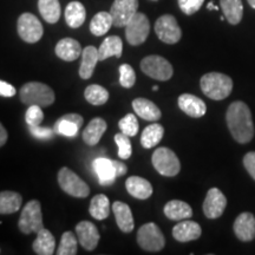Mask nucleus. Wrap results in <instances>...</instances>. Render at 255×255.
<instances>
[{
    "mask_svg": "<svg viewBox=\"0 0 255 255\" xmlns=\"http://www.w3.org/2000/svg\"><path fill=\"white\" fill-rule=\"evenodd\" d=\"M114 164H115V169H116L117 177L123 176V175L127 174L128 168H127L126 164L122 163V162H119V161H114Z\"/></svg>",
    "mask_w": 255,
    "mask_h": 255,
    "instance_id": "46",
    "label": "nucleus"
},
{
    "mask_svg": "<svg viewBox=\"0 0 255 255\" xmlns=\"http://www.w3.org/2000/svg\"><path fill=\"white\" fill-rule=\"evenodd\" d=\"M119 127L121 129V132L126 133L129 137L136 136L139 129L138 121H137L136 116L133 114H128L127 116H124L119 122Z\"/></svg>",
    "mask_w": 255,
    "mask_h": 255,
    "instance_id": "38",
    "label": "nucleus"
},
{
    "mask_svg": "<svg viewBox=\"0 0 255 255\" xmlns=\"http://www.w3.org/2000/svg\"><path fill=\"white\" fill-rule=\"evenodd\" d=\"M178 107L188 116L193 117V119H200V117L205 116L207 107L206 103L201 98L190 94H183L178 97Z\"/></svg>",
    "mask_w": 255,
    "mask_h": 255,
    "instance_id": "15",
    "label": "nucleus"
},
{
    "mask_svg": "<svg viewBox=\"0 0 255 255\" xmlns=\"http://www.w3.org/2000/svg\"><path fill=\"white\" fill-rule=\"evenodd\" d=\"M207 8H208V9H215V11H218V9H219L218 6L214 5V2H213V1L208 2V5H207Z\"/></svg>",
    "mask_w": 255,
    "mask_h": 255,
    "instance_id": "48",
    "label": "nucleus"
},
{
    "mask_svg": "<svg viewBox=\"0 0 255 255\" xmlns=\"http://www.w3.org/2000/svg\"><path fill=\"white\" fill-rule=\"evenodd\" d=\"M244 165L248 171V174L255 180V152L251 151L245 155L244 157Z\"/></svg>",
    "mask_w": 255,
    "mask_h": 255,
    "instance_id": "44",
    "label": "nucleus"
},
{
    "mask_svg": "<svg viewBox=\"0 0 255 255\" xmlns=\"http://www.w3.org/2000/svg\"><path fill=\"white\" fill-rule=\"evenodd\" d=\"M227 207V199L218 188H212L207 193L203 202V213L208 219H218Z\"/></svg>",
    "mask_w": 255,
    "mask_h": 255,
    "instance_id": "13",
    "label": "nucleus"
},
{
    "mask_svg": "<svg viewBox=\"0 0 255 255\" xmlns=\"http://www.w3.org/2000/svg\"><path fill=\"white\" fill-rule=\"evenodd\" d=\"M58 183L59 187L65 191L66 194L73 197H84L89 196L90 188L77 174L73 173L69 168L64 167L58 173Z\"/></svg>",
    "mask_w": 255,
    "mask_h": 255,
    "instance_id": "9",
    "label": "nucleus"
},
{
    "mask_svg": "<svg viewBox=\"0 0 255 255\" xmlns=\"http://www.w3.org/2000/svg\"><path fill=\"white\" fill-rule=\"evenodd\" d=\"M17 30L19 37L30 44L39 41L44 33L39 19L32 13H23L18 18Z\"/></svg>",
    "mask_w": 255,
    "mask_h": 255,
    "instance_id": "10",
    "label": "nucleus"
},
{
    "mask_svg": "<svg viewBox=\"0 0 255 255\" xmlns=\"http://www.w3.org/2000/svg\"><path fill=\"white\" fill-rule=\"evenodd\" d=\"M150 32V23L144 13L136 12L126 25V38L132 46H138L144 43Z\"/></svg>",
    "mask_w": 255,
    "mask_h": 255,
    "instance_id": "8",
    "label": "nucleus"
},
{
    "mask_svg": "<svg viewBox=\"0 0 255 255\" xmlns=\"http://www.w3.org/2000/svg\"><path fill=\"white\" fill-rule=\"evenodd\" d=\"M114 25L113 17H111L110 12H98L95 14V17L91 19L90 21V31L95 36L101 37L104 36L108 31L110 30L111 26Z\"/></svg>",
    "mask_w": 255,
    "mask_h": 255,
    "instance_id": "33",
    "label": "nucleus"
},
{
    "mask_svg": "<svg viewBox=\"0 0 255 255\" xmlns=\"http://www.w3.org/2000/svg\"><path fill=\"white\" fill-rule=\"evenodd\" d=\"M137 242L142 250L148 252H158L163 250L165 239L157 225L149 222L143 225L137 233Z\"/></svg>",
    "mask_w": 255,
    "mask_h": 255,
    "instance_id": "7",
    "label": "nucleus"
},
{
    "mask_svg": "<svg viewBox=\"0 0 255 255\" xmlns=\"http://www.w3.org/2000/svg\"><path fill=\"white\" fill-rule=\"evenodd\" d=\"M201 90L207 97L214 101H221L232 94L233 81L227 75L220 72L206 73L200 81Z\"/></svg>",
    "mask_w": 255,
    "mask_h": 255,
    "instance_id": "2",
    "label": "nucleus"
},
{
    "mask_svg": "<svg viewBox=\"0 0 255 255\" xmlns=\"http://www.w3.org/2000/svg\"><path fill=\"white\" fill-rule=\"evenodd\" d=\"M18 227L23 234H31V233L37 234L40 229L44 228L39 201L32 200L25 205L19 218Z\"/></svg>",
    "mask_w": 255,
    "mask_h": 255,
    "instance_id": "4",
    "label": "nucleus"
},
{
    "mask_svg": "<svg viewBox=\"0 0 255 255\" xmlns=\"http://www.w3.org/2000/svg\"><path fill=\"white\" fill-rule=\"evenodd\" d=\"M132 109L135 110L136 115L141 119L145 121H150L155 122L161 119L162 114L161 110L155 103L151 101L146 100V98H136L132 101Z\"/></svg>",
    "mask_w": 255,
    "mask_h": 255,
    "instance_id": "21",
    "label": "nucleus"
},
{
    "mask_svg": "<svg viewBox=\"0 0 255 255\" xmlns=\"http://www.w3.org/2000/svg\"><path fill=\"white\" fill-rule=\"evenodd\" d=\"M20 100L24 104L39 105L41 108L50 107L55 103V92L49 85L39 82H30L23 85L19 91Z\"/></svg>",
    "mask_w": 255,
    "mask_h": 255,
    "instance_id": "3",
    "label": "nucleus"
},
{
    "mask_svg": "<svg viewBox=\"0 0 255 255\" xmlns=\"http://www.w3.org/2000/svg\"><path fill=\"white\" fill-rule=\"evenodd\" d=\"M128 193L138 200H146L152 195V186L149 181L139 176H131L127 180Z\"/></svg>",
    "mask_w": 255,
    "mask_h": 255,
    "instance_id": "20",
    "label": "nucleus"
},
{
    "mask_svg": "<svg viewBox=\"0 0 255 255\" xmlns=\"http://www.w3.org/2000/svg\"><path fill=\"white\" fill-rule=\"evenodd\" d=\"M89 212L96 220H104L110 214V202L109 199L104 194H98L92 197Z\"/></svg>",
    "mask_w": 255,
    "mask_h": 255,
    "instance_id": "34",
    "label": "nucleus"
},
{
    "mask_svg": "<svg viewBox=\"0 0 255 255\" xmlns=\"http://www.w3.org/2000/svg\"><path fill=\"white\" fill-rule=\"evenodd\" d=\"M15 92H17V90H15L14 87H12L11 84L4 81H0V96H2V97H13Z\"/></svg>",
    "mask_w": 255,
    "mask_h": 255,
    "instance_id": "45",
    "label": "nucleus"
},
{
    "mask_svg": "<svg viewBox=\"0 0 255 255\" xmlns=\"http://www.w3.org/2000/svg\"><path fill=\"white\" fill-rule=\"evenodd\" d=\"M6 141H7V131H6L4 126L0 123V146L4 145Z\"/></svg>",
    "mask_w": 255,
    "mask_h": 255,
    "instance_id": "47",
    "label": "nucleus"
},
{
    "mask_svg": "<svg viewBox=\"0 0 255 255\" xmlns=\"http://www.w3.org/2000/svg\"><path fill=\"white\" fill-rule=\"evenodd\" d=\"M248 2H250V5L252 6V7L255 8V0H248Z\"/></svg>",
    "mask_w": 255,
    "mask_h": 255,
    "instance_id": "49",
    "label": "nucleus"
},
{
    "mask_svg": "<svg viewBox=\"0 0 255 255\" xmlns=\"http://www.w3.org/2000/svg\"><path fill=\"white\" fill-rule=\"evenodd\" d=\"M152 90H154V91H157V90H158V87H157V85H154V87H152Z\"/></svg>",
    "mask_w": 255,
    "mask_h": 255,
    "instance_id": "50",
    "label": "nucleus"
},
{
    "mask_svg": "<svg viewBox=\"0 0 255 255\" xmlns=\"http://www.w3.org/2000/svg\"><path fill=\"white\" fill-rule=\"evenodd\" d=\"M38 9L49 24H56L59 20L62 11L58 0H38Z\"/></svg>",
    "mask_w": 255,
    "mask_h": 255,
    "instance_id": "32",
    "label": "nucleus"
},
{
    "mask_svg": "<svg viewBox=\"0 0 255 255\" xmlns=\"http://www.w3.org/2000/svg\"><path fill=\"white\" fill-rule=\"evenodd\" d=\"M100 62L98 50L95 46H87L82 51V63L79 68V76L83 79H89L94 75L96 64Z\"/></svg>",
    "mask_w": 255,
    "mask_h": 255,
    "instance_id": "23",
    "label": "nucleus"
},
{
    "mask_svg": "<svg viewBox=\"0 0 255 255\" xmlns=\"http://www.w3.org/2000/svg\"><path fill=\"white\" fill-rule=\"evenodd\" d=\"M107 128L108 124L103 119L96 117V119L91 120V122L88 124V127L83 131V139L88 145H96L101 141Z\"/></svg>",
    "mask_w": 255,
    "mask_h": 255,
    "instance_id": "26",
    "label": "nucleus"
},
{
    "mask_svg": "<svg viewBox=\"0 0 255 255\" xmlns=\"http://www.w3.org/2000/svg\"><path fill=\"white\" fill-rule=\"evenodd\" d=\"M234 232L239 240L248 242L255 237V218L252 213L245 212L234 222Z\"/></svg>",
    "mask_w": 255,
    "mask_h": 255,
    "instance_id": "16",
    "label": "nucleus"
},
{
    "mask_svg": "<svg viewBox=\"0 0 255 255\" xmlns=\"http://www.w3.org/2000/svg\"><path fill=\"white\" fill-rule=\"evenodd\" d=\"M141 70L143 73L149 76L150 78H154L156 81H169L173 77V66L167 59L161 56H148L142 59Z\"/></svg>",
    "mask_w": 255,
    "mask_h": 255,
    "instance_id": "6",
    "label": "nucleus"
},
{
    "mask_svg": "<svg viewBox=\"0 0 255 255\" xmlns=\"http://www.w3.org/2000/svg\"><path fill=\"white\" fill-rule=\"evenodd\" d=\"M56 55L65 62H73L82 55L81 44L72 38H64L56 45Z\"/></svg>",
    "mask_w": 255,
    "mask_h": 255,
    "instance_id": "22",
    "label": "nucleus"
},
{
    "mask_svg": "<svg viewBox=\"0 0 255 255\" xmlns=\"http://www.w3.org/2000/svg\"><path fill=\"white\" fill-rule=\"evenodd\" d=\"M77 245L78 239L77 235L73 234L72 232H65L62 235L58 250L56 254L58 255H76L77 254Z\"/></svg>",
    "mask_w": 255,
    "mask_h": 255,
    "instance_id": "36",
    "label": "nucleus"
},
{
    "mask_svg": "<svg viewBox=\"0 0 255 255\" xmlns=\"http://www.w3.org/2000/svg\"><path fill=\"white\" fill-rule=\"evenodd\" d=\"M225 18L232 25H238L244 15V6L241 0H220Z\"/></svg>",
    "mask_w": 255,
    "mask_h": 255,
    "instance_id": "30",
    "label": "nucleus"
},
{
    "mask_svg": "<svg viewBox=\"0 0 255 255\" xmlns=\"http://www.w3.org/2000/svg\"><path fill=\"white\" fill-rule=\"evenodd\" d=\"M53 130H55V133H58V135H63L66 137H75L78 133L79 127L76 123H73L72 121L66 119L65 116H62L55 123Z\"/></svg>",
    "mask_w": 255,
    "mask_h": 255,
    "instance_id": "37",
    "label": "nucleus"
},
{
    "mask_svg": "<svg viewBox=\"0 0 255 255\" xmlns=\"http://www.w3.org/2000/svg\"><path fill=\"white\" fill-rule=\"evenodd\" d=\"M123 51V43L122 39L117 36H110L105 38L103 43L101 44L100 49H98V57H100V62L110 58V57H117L121 58L122 57Z\"/></svg>",
    "mask_w": 255,
    "mask_h": 255,
    "instance_id": "27",
    "label": "nucleus"
},
{
    "mask_svg": "<svg viewBox=\"0 0 255 255\" xmlns=\"http://www.w3.org/2000/svg\"><path fill=\"white\" fill-rule=\"evenodd\" d=\"M84 97L92 105H103L109 100V92L101 85L92 84L85 89Z\"/></svg>",
    "mask_w": 255,
    "mask_h": 255,
    "instance_id": "35",
    "label": "nucleus"
},
{
    "mask_svg": "<svg viewBox=\"0 0 255 255\" xmlns=\"http://www.w3.org/2000/svg\"><path fill=\"white\" fill-rule=\"evenodd\" d=\"M92 167H94L95 173L97 174L101 184H103V186H109L117 177L114 159L98 157L92 162Z\"/></svg>",
    "mask_w": 255,
    "mask_h": 255,
    "instance_id": "18",
    "label": "nucleus"
},
{
    "mask_svg": "<svg viewBox=\"0 0 255 255\" xmlns=\"http://www.w3.org/2000/svg\"><path fill=\"white\" fill-rule=\"evenodd\" d=\"M138 11V0H115L110 8L114 25L123 27Z\"/></svg>",
    "mask_w": 255,
    "mask_h": 255,
    "instance_id": "12",
    "label": "nucleus"
},
{
    "mask_svg": "<svg viewBox=\"0 0 255 255\" xmlns=\"http://www.w3.org/2000/svg\"><path fill=\"white\" fill-rule=\"evenodd\" d=\"M181 11L188 15L194 14L202 7L205 0H177Z\"/></svg>",
    "mask_w": 255,
    "mask_h": 255,
    "instance_id": "42",
    "label": "nucleus"
},
{
    "mask_svg": "<svg viewBox=\"0 0 255 255\" xmlns=\"http://www.w3.org/2000/svg\"><path fill=\"white\" fill-rule=\"evenodd\" d=\"M164 135V128L158 123L150 124L143 130L141 135V144L143 148L150 149L156 146L161 142L162 137Z\"/></svg>",
    "mask_w": 255,
    "mask_h": 255,
    "instance_id": "31",
    "label": "nucleus"
},
{
    "mask_svg": "<svg viewBox=\"0 0 255 255\" xmlns=\"http://www.w3.org/2000/svg\"><path fill=\"white\" fill-rule=\"evenodd\" d=\"M200 225L195 221H190L189 219L182 220V222H178L173 228V237L176 241L188 242L197 240L201 237Z\"/></svg>",
    "mask_w": 255,
    "mask_h": 255,
    "instance_id": "17",
    "label": "nucleus"
},
{
    "mask_svg": "<svg viewBox=\"0 0 255 255\" xmlns=\"http://www.w3.org/2000/svg\"><path fill=\"white\" fill-rule=\"evenodd\" d=\"M28 129H30L32 136H34L36 138L39 139H49L53 136V133H55V130L51 129V128H43L39 126L28 127Z\"/></svg>",
    "mask_w": 255,
    "mask_h": 255,
    "instance_id": "43",
    "label": "nucleus"
},
{
    "mask_svg": "<svg viewBox=\"0 0 255 255\" xmlns=\"http://www.w3.org/2000/svg\"><path fill=\"white\" fill-rule=\"evenodd\" d=\"M23 197L15 191H1L0 193V214H13L20 209Z\"/></svg>",
    "mask_w": 255,
    "mask_h": 255,
    "instance_id": "29",
    "label": "nucleus"
},
{
    "mask_svg": "<svg viewBox=\"0 0 255 255\" xmlns=\"http://www.w3.org/2000/svg\"><path fill=\"white\" fill-rule=\"evenodd\" d=\"M87 18V11L84 5L79 1H71L65 8L66 24L72 28H78L84 24Z\"/></svg>",
    "mask_w": 255,
    "mask_h": 255,
    "instance_id": "28",
    "label": "nucleus"
},
{
    "mask_svg": "<svg viewBox=\"0 0 255 255\" xmlns=\"http://www.w3.org/2000/svg\"><path fill=\"white\" fill-rule=\"evenodd\" d=\"M155 32L159 40L167 44H176L182 37V31L178 26L176 18L171 14H164L156 20Z\"/></svg>",
    "mask_w": 255,
    "mask_h": 255,
    "instance_id": "11",
    "label": "nucleus"
},
{
    "mask_svg": "<svg viewBox=\"0 0 255 255\" xmlns=\"http://www.w3.org/2000/svg\"><path fill=\"white\" fill-rule=\"evenodd\" d=\"M44 120V113L39 105H30L25 115V121H26L28 127L40 126Z\"/></svg>",
    "mask_w": 255,
    "mask_h": 255,
    "instance_id": "41",
    "label": "nucleus"
},
{
    "mask_svg": "<svg viewBox=\"0 0 255 255\" xmlns=\"http://www.w3.org/2000/svg\"><path fill=\"white\" fill-rule=\"evenodd\" d=\"M151 162L157 173L161 174L162 176H176L181 170L180 159L176 154L164 146L156 149L152 154Z\"/></svg>",
    "mask_w": 255,
    "mask_h": 255,
    "instance_id": "5",
    "label": "nucleus"
},
{
    "mask_svg": "<svg viewBox=\"0 0 255 255\" xmlns=\"http://www.w3.org/2000/svg\"><path fill=\"white\" fill-rule=\"evenodd\" d=\"M115 142H116L117 146H119L120 157L122 159L130 158V156L132 154V146L129 136L123 132L116 133V135H115Z\"/></svg>",
    "mask_w": 255,
    "mask_h": 255,
    "instance_id": "39",
    "label": "nucleus"
},
{
    "mask_svg": "<svg viewBox=\"0 0 255 255\" xmlns=\"http://www.w3.org/2000/svg\"><path fill=\"white\" fill-rule=\"evenodd\" d=\"M164 215L173 221H182L193 216V209L183 201L173 200L164 206Z\"/></svg>",
    "mask_w": 255,
    "mask_h": 255,
    "instance_id": "24",
    "label": "nucleus"
},
{
    "mask_svg": "<svg viewBox=\"0 0 255 255\" xmlns=\"http://www.w3.org/2000/svg\"><path fill=\"white\" fill-rule=\"evenodd\" d=\"M136 73L129 64H123L120 66V84L123 88L130 89L135 85Z\"/></svg>",
    "mask_w": 255,
    "mask_h": 255,
    "instance_id": "40",
    "label": "nucleus"
},
{
    "mask_svg": "<svg viewBox=\"0 0 255 255\" xmlns=\"http://www.w3.org/2000/svg\"><path fill=\"white\" fill-rule=\"evenodd\" d=\"M113 212L116 219V223L119 228L123 233H130L133 231L135 222H133V216L130 207L124 202L116 201L113 205Z\"/></svg>",
    "mask_w": 255,
    "mask_h": 255,
    "instance_id": "19",
    "label": "nucleus"
},
{
    "mask_svg": "<svg viewBox=\"0 0 255 255\" xmlns=\"http://www.w3.org/2000/svg\"><path fill=\"white\" fill-rule=\"evenodd\" d=\"M76 235L79 244L87 251H94L101 239L97 227L89 221H81L76 226Z\"/></svg>",
    "mask_w": 255,
    "mask_h": 255,
    "instance_id": "14",
    "label": "nucleus"
},
{
    "mask_svg": "<svg viewBox=\"0 0 255 255\" xmlns=\"http://www.w3.org/2000/svg\"><path fill=\"white\" fill-rule=\"evenodd\" d=\"M226 120L235 141L242 144L252 141L254 136V124L247 104L240 101L233 102L226 114Z\"/></svg>",
    "mask_w": 255,
    "mask_h": 255,
    "instance_id": "1",
    "label": "nucleus"
},
{
    "mask_svg": "<svg viewBox=\"0 0 255 255\" xmlns=\"http://www.w3.org/2000/svg\"><path fill=\"white\" fill-rule=\"evenodd\" d=\"M34 253L38 255H51L55 253L56 240L49 229L43 228L37 233V238L32 245Z\"/></svg>",
    "mask_w": 255,
    "mask_h": 255,
    "instance_id": "25",
    "label": "nucleus"
}]
</instances>
